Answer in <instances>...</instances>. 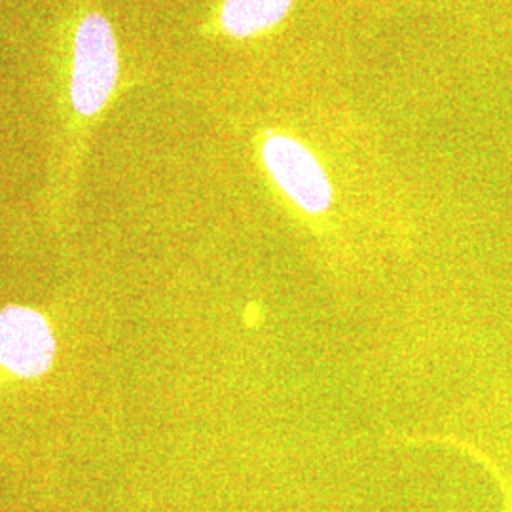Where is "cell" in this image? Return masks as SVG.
Instances as JSON below:
<instances>
[{
  "label": "cell",
  "instance_id": "obj_1",
  "mask_svg": "<svg viewBox=\"0 0 512 512\" xmlns=\"http://www.w3.org/2000/svg\"><path fill=\"white\" fill-rule=\"evenodd\" d=\"M120 76V54L109 19L90 12L80 19L73 44L71 103L78 116L93 118L107 107Z\"/></svg>",
  "mask_w": 512,
  "mask_h": 512
},
{
  "label": "cell",
  "instance_id": "obj_2",
  "mask_svg": "<svg viewBox=\"0 0 512 512\" xmlns=\"http://www.w3.org/2000/svg\"><path fill=\"white\" fill-rule=\"evenodd\" d=\"M262 160L277 186L308 213H325L332 188L325 169L308 148L285 135H270L262 147Z\"/></svg>",
  "mask_w": 512,
  "mask_h": 512
},
{
  "label": "cell",
  "instance_id": "obj_3",
  "mask_svg": "<svg viewBox=\"0 0 512 512\" xmlns=\"http://www.w3.org/2000/svg\"><path fill=\"white\" fill-rule=\"evenodd\" d=\"M54 330L33 308L0 310V366L18 378H38L54 365Z\"/></svg>",
  "mask_w": 512,
  "mask_h": 512
},
{
  "label": "cell",
  "instance_id": "obj_4",
  "mask_svg": "<svg viewBox=\"0 0 512 512\" xmlns=\"http://www.w3.org/2000/svg\"><path fill=\"white\" fill-rule=\"evenodd\" d=\"M291 4L293 0H224L220 23L234 37H251L281 21Z\"/></svg>",
  "mask_w": 512,
  "mask_h": 512
}]
</instances>
